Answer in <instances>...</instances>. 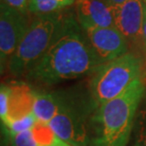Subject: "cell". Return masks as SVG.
<instances>
[{"mask_svg": "<svg viewBox=\"0 0 146 146\" xmlns=\"http://www.w3.org/2000/svg\"><path fill=\"white\" fill-rule=\"evenodd\" d=\"M101 65L75 15L65 13L50 46L24 77L37 84L53 86L91 75Z\"/></svg>", "mask_w": 146, "mask_h": 146, "instance_id": "obj_1", "label": "cell"}, {"mask_svg": "<svg viewBox=\"0 0 146 146\" xmlns=\"http://www.w3.org/2000/svg\"><path fill=\"white\" fill-rule=\"evenodd\" d=\"M144 93L141 79L122 95L96 106L89 121V146H126Z\"/></svg>", "mask_w": 146, "mask_h": 146, "instance_id": "obj_2", "label": "cell"}, {"mask_svg": "<svg viewBox=\"0 0 146 146\" xmlns=\"http://www.w3.org/2000/svg\"><path fill=\"white\" fill-rule=\"evenodd\" d=\"M143 60L133 52L102 64L91 74L89 90L95 106L122 95L137 81L143 79Z\"/></svg>", "mask_w": 146, "mask_h": 146, "instance_id": "obj_3", "label": "cell"}, {"mask_svg": "<svg viewBox=\"0 0 146 146\" xmlns=\"http://www.w3.org/2000/svg\"><path fill=\"white\" fill-rule=\"evenodd\" d=\"M65 13L31 14V24L18 48L9 61L7 69L15 77L25 76L50 46Z\"/></svg>", "mask_w": 146, "mask_h": 146, "instance_id": "obj_4", "label": "cell"}, {"mask_svg": "<svg viewBox=\"0 0 146 146\" xmlns=\"http://www.w3.org/2000/svg\"><path fill=\"white\" fill-rule=\"evenodd\" d=\"M87 110L81 104L66 98L60 111L48 125L70 146H89L90 123H87Z\"/></svg>", "mask_w": 146, "mask_h": 146, "instance_id": "obj_5", "label": "cell"}, {"mask_svg": "<svg viewBox=\"0 0 146 146\" xmlns=\"http://www.w3.org/2000/svg\"><path fill=\"white\" fill-rule=\"evenodd\" d=\"M31 14L0 3V66L7 70L9 61L18 48L31 24Z\"/></svg>", "mask_w": 146, "mask_h": 146, "instance_id": "obj_6", "label": "cell"}, {"mask_svg": "<svg viewBox=\"0 0 146 146\" xmlns=\"http://www.w3.org/2000/svg\"><path fill=\"white\" fill-rule=\"evenodd\" d=\"M84 31L102 64L116 60L130 52L127 39L115 26L93 28Z\"/></svg>", "mask_w": 146, "mask_h": 146, "instance_id": "obj_7", "label": "cell"}, {"mask_svg": "<svg viewBox=\"0 0 146 146\" xmlns=\"http://www.w3.org/2000/svg\"><path fill=\"white\" fill-rule=\"evenodd\" d=\"M143 0H126L113 8L115 27L126 38L130 46H141L144 20Z\"/></svg>", "mask_w": 146, "mask_h": 146, "instance_id": "obj_8", "label": "cell"}, {"mask_svg": "<svg viewBox=\"0 0 146 146\" xmlns=\"http://www.w3.org/2000/svg\"><path fill=\"white\" fill-rule=\"evenodd\" d=\"M75 17L84 31L113 27V9L104 0H76Z\"/></svg>", "mask_w": 146, "mask_h": 146, "instance_id": "obj_9", "label": "cell"}, {"mask_svg": "<svg viewBox=\"0 0 146 146\" xmlns=\"http://www.w3.org/2000/svg\"><path fill=\"white\" fill-rule=\"evenodd\" d=\"M10 108L8 121L5 126L8 127L15 119L33 113V103L35 91L25 83H13L10 84Z\"/></svg>", "mask_w": 146, "mask_h": 146, "instance_id": "obj_10", "label": "cell"}, {"mask_svg": "<svg viewBox=\"0 0 146 146\" xmlns=\"http://www.w3.org/2000/svg\"><path fill=\"white\" fill-rule=\"evenodd\" d=\"M65 99L57 93L35 91L33 112L37 121L48 123L60 111Z\"/></svg>", "mask_w": 146, "mask_h": 146, "instance_id": "obj_11", "label": "cell"}, {"mask_svg": "<svg viewBox=\"0 0 146 146\" xmlns=\"http://www.w3.org/2000/svg\"><path fill=\"white\" fill-rule=\"evenodd\" d=\"M75 2L76 0H30L28 11L33 15L58 13L74 5Z\"/></svg>", "mask_w": 146, "mask_h": 146, "instance_id": "obj_12", "label": "cell"}, {"mask_svg": "<svg viewBox=\"0 0 146 146\" xmlns=\"http://www.w3.org/2000/svg\"><path fill=\"white\" fill-rule=\"evenodd\" d=\"M31 131L37 146H70L56 135L48 123L37 121Z\"/></svg>", "mask_w": 146, "mask_h": 146, "instance_id": "obj_13", "label": "cell"}, {"mask_svg": "<svg viewBox=\"0 0 146 146\" xmlns=\"http://www.w3.org/2000/svg\"><path fill=\"white\" fill-rule=\"evenodd\" d=\"M136 145H146V100L136 118Z\"/></svg>", "mask_w": 146, "mask_h": 146, "instance_id": "obj_14", "label": "cell"}, {"mask_svg": "<svg viewBox=\"0 0 146 146\" xmlns=\"http://www.w3.org/2000/svg\"><path fill=\"white\" fill-rule=\"evenodd\" d=\"M37 119L33 113L30 114L28 116H25L23 118L13 121L7 127L9 134H17L25 132V131L31 130L33 127V125L36 123Z\"/></svg>", "mask_w": 146, "mask_h": 146, "instance_id": "obj_15", "label": "cell"}, {"mask_svg": "<svg viewBox=\"0 0 146 146\" xmlns=\"http://www.w3.org/2000/svg\"><path fill=\"white\" fill-rule=\"evenodd\" d=\"M10 96L11 87L10 84H2L0 88V117L3 123H6L9 117L10 108Z\"/></svg>", "mask_w": 146, "mask_h": 146, "instance_id": "obj_16", "label": "cell"}, {"mask_svg": "<svg viewBox=\"0 0 146 146\" xmlns=\"http://www.w3.org/2000/svg\"><path fill=\"white\" fill-rule=\"evenodd\" d=\"M11 146H37L31 130L17 134H9Z\"/></svg>", "mask_w": 146, "mask_h": 146, "instance_id": "obj_17", "label": "cell"}, {"mask_svg": "<svg viewBox=\"0 0 146 146\" xmlns=\"http://www.w3.org/2000/svg\"><path fill=\"white\" fill-rule=\"evenodd\" d=\"M1 2L22 13H29L28 6L30 0H1Z\"/></svg>", "mask_w": 146, "mask_h": 146, "instance_id": "obj_18", "label": "cell"}, {"mask_svg": "<svg viewBox=\"0 0 146 146\" xmlns=\"http://www.w3.org/2000/svg\"><path fill=\"white\" fill-rule=\"evenodd\" d=\"M142 45H143V50H146V5L144 6V20L143 26H142Z\"/></svg>", "mask_w": 146, "mask_h": 146, "instance_id": "obj_19", "label": "cell"}, {"mask_svg": "<svg viewBox=\"0 0 146 146\" xmlns=\"http://www.w3.org/2000/svg\"><path fill=\"white\" fill-rule=\"evenodd\" d=\"M107 4H108L111 8H116L118 7V6H119L121 4H122L124 1H126V0H104Z\"/></svg>", "mask_w": 146, "mask_h": 146, "instance_id": "obj_20", "label": "cell"}, {"mask_svg": "<svg viewBox=\"0 0 146 146\" xmlns=\"http://www.w3.org/2000/svg\"><path fill=\"white\" fill-rule=\"evenodd\" d=\"M143 66H144V72L146 73V50L144 51V56H143Z\"/></svg>", "mask_w": 146, "mask_h": 146, "instance_id": "obj_21", "label": "cell"}, {"mask_svg": "<svg viewBox=\"0 0 146 146\" xmlns=\"http://www.w3.org/2000/svg\"><path fill=\"white\" fill-rule=\"evenodd\" d=\"M143 2H144V4L146 5V0H143Z\"/></svg>", "mask_w": 146, "mask_h": 146, "instance_id": "obj_22", "label": "cell"}, {"mask_svg": "<svg viewBox=\"0 0 146 146\" xmlns=\"http://www.w3.org/2000/svg\"><path fill=\"white\" fill-rule=\"evenodd\" d=\"M135 146H138V145H135ZM142 146H146V145H142Z\"/></svg>", "mask_w": 146, "mask_h": 146, "instance_id": "obj_23", "label": "cell"}]
</instances>
